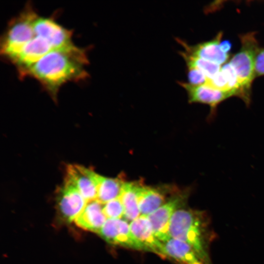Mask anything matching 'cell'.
Instances as JSON below:
<instances>
[{"mask_svg":"<svg viewBox=\"0 0 264 264\" xmlns=\"http://www.w3.org/2000/svg\"><path fill=\"white\" fill-rule=\"evenodd\" d=\"M87 202L76 187L66 178L57 196V207L63 219L68 222L74 221Z\"/></svg>","mask_w":264,"mask_h":264,"instance_id":"cell-5","label":"cell"},{"mask_svg":"<svg viewBox=\"0 0 264 264\" xmlns=\"http://www.w3.org/2000/svg\"><path fill=\"white\" fill-rule=\"evenodd\" d=\"M211 223L206 212L180 208L171 218L169 235L190 245L205 264H212L210 246L217 235Z\"/></svg>","mask_w":264,"mask_h":264,"instance_id":"cell-2","label":"cell"},{"mask_svg":"<svg viewBox=\"0 0 264 264\" xmlns=\"http://www.w3.org/2000/svg\"><path fill=\"white\" fill-rule=\"evenodd\" d=\"M222 36V32H220L212 40L195 45H190L183 41H179L184 47L185 52L221 66L226 62L229 57V54L224 53L220 48Z\"/></svg>","mask_w":264,"mask_h":264,"instance_id":"cell-12","label":"cell"},{"mask_svg":"<svg viewBox=\"0 0 264 264\" xmlns=\"http://www.w3.org/2000/svg\"><path fill=\"white\" fill-rule=\"evenodd\" d=\"M187 195H179L166 201L154 212L148 215L154 232L161 242L170 239L169 229L171 218L174 213L185 203Z\"/></svg>","mask_w":264,"mask_h":264,"instance_id":"cell-6","label":"cell"},{"mask_svg":"<svg viewBox=\"0 0 264 264\" xmlns=\"http://www.w3.org/2000/svg\"><path fill=\"white\" fill-rule=\"evenodd\" d=\"M187 68L188 83L196 86L206 83L207 78L201 70L194 67L187 66Z\"/></svg>","mask_w":264,"mask_h":264,"instance_id":"cell-21","label":"cell"},{"mask_svg":"<svg viewBox=\"0 0 264 264\" xmlns=\"http://www.w3.org/2000/svg\"><path fill=\"white\" fill-rule=\"evenodd\" d=\"M138 183L125 182L122 192L119 197L124 209L123 218L131 222L140 216L137 198Z\"/></svg>","mask_w":264,"mask_h":264,"instance_id":"cell-17","label":"cell"},{"mask_svg":"<svg viewBox=\"0 0 264 264\" xmlns=\"http://www.w3.org/2000/svg\"><path fill=\"white\" fill-rule=\"evenodd\" d=\"M255 77L264 75V48L260 49L256 58Z\"/></svg>","mask_w":264,"mask_h":264,"instance_id":"cell-22","label":"cell"},{"mask_svg":"<svg viewBox=\"0 0 264 264\" xmlns=\"http://www.w3.org/2000/svg\"><path fill=\"white\" fill-rule=\"evenodd\" d=\"M125 182L118 177L109 178L99 175L97 200L105 204L118 198Z\"/></svg>","mask_w":264,"mask_h":264,"instance_id":"cell-18","label":"cell"},{"mask_svg":"<svg viewBox=\"0 0 264 264\" xmlns=\"http://www.w3.org/2000/svg\"><path fill=\"white\" fill-rule=\"evenodd\" d=\"M103 210L107 219H120L124 217V207L119 197L103 204Z\"/></svg>","mask_w":264,"mask_h":264,"instance_id":"cell-20","label":"cell"},{"mask_svg":"<svg viewBox=\"0 0 264 264\" xmlns=\"http://www.w3.org/2000/svg\"><path fill=\"white\" fill-rule=\"evenodd\" d=\"M187 66L194 67L201 70L207 79L216 75L220 69V65L189 54L184 51L180 52Z\"/></svg>","mask_w":264,"mask_h":264,"instance_id":"cell-19","label":"cell"},{"mask_svg":"<svg viewBox=\"0 0 264 264\" xmlns=\"http://www.w3.org/2000/svg\"><path fill=\"white\" fill-rule=\"evenodd\" d=\"M35 35L46 40L53 49L73 44L72 32L57 23L54 20L38 17L34 24Z\"/></svg>","mask_w":264,"mask_h":264,"instance_id":"cell-10","label":"cell"},{"mask_svg":"<svg viewBox=\"0 0 264 264\" xmlns=\"http://www.w3.org/2000/svg\"><path fill=\"white\" fill-rule=\"evenodd\" d=\"M163 257L171 258L184 264H205L186 243L173 238L162 242Z\"/></svg>","mask_w":264,"mask_h":264,"instance_id":"cell-14","label":"cell"},{"mask_svg":"<svg viewBox=\"0 0 264 264\" xmlns=\"http://www.w3.org/2000/svg\"><path fill=\"white\" fill-rule=\"evenodd\" d=\"M98 234L110 243L142 250L131 232L130 224L125 220L107 219Z\"/></svg>","mask_w":264,"mask_h":264,"instance_id":"cell-7","label":"cell"},{"mask_svg":"<svg viewBox=\"0 0 264 264\" xmlns=\"http://www.w3.org/2000/svg\"><path fill=\"white\" fill-rule=\"evenodd\" d=\"M130 229L142 250L151 251L163 257L162 242L155 236L147 217L140 216L130 222Z\"/></svg>","mask_w":264,"mask_h":264,"instance_id":"cell-11","label":"cell"},{"mask_svg":"<svg viewBox=\"0 0 264 264\" xmlns=\"http://www.w3.org/2000/svg\"><path fill=\"white\" fill-rule=\"evenodd\" d=\"M220 46L221 50L225 53L228 54V52L232 47L231 43L228 40L220 42Z\"/></svg>","mask_w":264,"mask_h":264,"instance_id":"cell-23","label":"cell"},{"mask_svg":"<svg viewBox=\"0 0 264 264\" xmlns=\"http://www.w3.org/2000/svg\"><path fill=\"white\" fill-rule=\"evenodd\" d=\"M39 17L29 4L13 19L1 39L2 55L12 62L35 36L34 24Z\"/></svg>","mask_w":264,"mask_h":264,"instance_id":"cell-4","label":"cell"},{"mask_svg":"<svg viewBox=\"0 0 264 264\" xmlns=\"http://www.w3.org/2000/svg\"><path fill=\"white\" fill-rule=\"evenodd\" d=\"M255 34L252 32L240 36L241 47L229 62L237 76L240 98L247 106L251 102V85L256 77L255 60L260 50Z\"/></svg>","mask_w":264,"mask_h":264,"instance_id":"cell-3","label":"cell"},{"mask_svg":"<svg viewBox=\"0 0 264 264\" xmlns=\"http://www.w3.org/2000/svg\"><path fill=\"white\" fill-rule=\"evenodd\" d=\"M179 84L186 90L189 102L204 104L210 107L211 119L215 116L217 108L220 103L229 97L237 96L235 91L218 90L205 84L196 86L184 82Z\"/></svg>","mask_w":264,"mask_h":264,"instance_id":"cell-8","label":"cell"},{"mask_svg":"<svg viewBox=\"0 0 264 264\" xmlns=\"http://www.w3.org/2000/svg\"><path fill=\"white\" fill-rule=\"evenodd\" d=\"M137 193L140 216H148L166 202L165 196L155 188L138 183Z\"/></svg>","mask_w":264,"mask_h":264,"instance_id":"cell-15","label":"cell"},{"mask_svg":"<svg viewBox=\"0 0 264 264\" xmlns=\"http://www.w3.org/2000/svg\"><path fill=\"white\" fill-rule=\"evenodd\" d=\"M209 87L220 91H233L240 97V87L236 73L228 63L224 65L213 77L207 79L205 84Z\"/></svg>","mask_w":264,"mask_h":264,"instance_id":"cell-16","label":"cell"},{"mask_svg":"<svg viewBox=\"0 0 264 264\" xmlns=\"http://www.w3.org/2000/svg\"><path fill=\"white\" fill-rule=\"evenodd\" d=\"M103 204L97 200L88 201L74 221L81 228L98 233L107 218L103 212Z\"/></svg>","mask_w":264,"mask_h":264,"instance_id":"cell-13","label":"cell"},{"mask_svg":"<svg viewBox=\"0 0 264 264\" xmlns=\"http://www.w3.org/2000/svg\"><path fill=\"white\" fill-rule=\"evenodd\" d=\"M88 63L86 50L72 44L51 50L20 76L37 79L56 102L58 91L64 84L87 78Z\"/></svg>","mask_w":264,"mask_h":264,"instance_id":"cell-1","label":"cell"},{"mask_svg":"<svg viewBox=\"0 0 264 264\" xmlns=\"http://www.w3.org/2000/svg\"><path fill=\"white\" fill-rule=\"evenodd\" d=\"M98 175L83 166L70 164L67 166L66 178L76 187L88 202L97 200Z\"/></svg>","mask_w":264,"mask_h":264,"instance_id":"cell-9","label":"cell"}]
</instances>
